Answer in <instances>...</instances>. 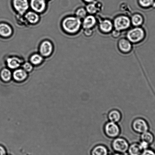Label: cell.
<instances>
[{"label":"cell","mask_w":155,"mask_h":155,"mask_svg":"<svg viewBox=\"0 0 155 155\" xmlns=\"http://www.w3.org/2000/svg\"><path fill=\"white\" fill-rule=\"evenodd\" d=\"M103 131L106 137L113 140L120 136L121 130L118 123L108 121L104 125Z\"/></svg>","instance_id":"cell-2"},{"label":"cell","mask_w":155,"mask_h":155,"mask_svg":"<svg viewBox=\"0 0 155 155\" xmlns=\"http://www.w3.org/2000/svg\"><path fill=\"white\" fill-rule=\"evenodd\" d=\"M112 37L115 38H118L121 35V31H118V30L115 29L114 30H112Z\"/></svg>","instance_id":"cell-30"},{"label":"cell","mask_w":155,"mask_h":155,"mask_svg":"<svg viewBox=\"0 0 155 155\" xmlns=\"http://www.w3.org/2000/svg\"><path fill=\"white\" fill-rule=\"evenodd\" d=\"M87 13L86 9L81 7L76 10L75 16L81 19H84L87 16Z\"/></svg>","instance_id":"cell-25"},{"label":"cell","mask_w":155,"mask_h":155,"mask_svg":"<svg viewBox=\"0 0 155 155\" xmlns=\"http://www.w3.org/2000/svg\"><path fill=\"white\" fill-rule=\"evenodd\" d=\"M131 126L134 132L139 135L149 131L150 128L147 120L141 117L134 119L132 121Z\"/></svg>","instance_id":"cell-3"},{"label":"cell","mask_w":155,"mask_h":155,"mask_svg":"<svg viewBox=\"0 0 155 155\" xmlns=\"http://www.w3.org/2000/svg\"><path fill=\"white\" fill-rule=\"evenodd\" d=\"M114 155H122L121 154H120V153H115V154H114Z\"/></svg>","instance_id":"cell-34"},{"label":"cell","mask_w":155,"mask_h":155,"mask_svg":"<svg viewBox=\"0 0 155 155\" xmlns=\"http://www.w3.org/2000/svg\"><path fill=\"white\" fill-rule=\"evenodd\" d=\"M82 22L76 16H69L64 18L61 22L63 30L67 34H76L80 29Z\"/></svg>","instance_id":"cell-1"},{"label":"cell","mask_w":155,"mask_h":155,"mask_svg":"<svg viewBox=\"0 0 155 155\" xmlns=\"http://www.w3.org/2000/svg\"><path fill=\"white\" fill-rule=\"evenodd\" d=\"M130 19L125 15H120L114 19L113 25L115 29L120 31L127 29L131 25Z\"/></svg>","instance_id":"cell-6"},{"label":"cell","mask_w":155,"mask_h":155,"mask_svg":"<svg viewBox=\"0 0 155 155\" xmlns=\"http://www.w3.org/2000/svg\"><path fill=\"white\" fill-rule=\"evenodd\" d=\"M98 4H99L94 3L93 2L89 3L85 8L87 12L91 15L97 13L99 10L100 9Z\"/></svg>","instance_id":"cell-24"},{"label":"cell","mask_w":155,"mask_h":155,"mask_svg":"<svg viewBox=\"0 0 155 155\" xmlns=\"http://www.w3.org/2000/svg\"><path fill=\"white\" fill-rule=\"evenodd\" d=\"M140 140L145 141L150 145L154 142L155 137L153 134L147 131L140 135Z\"/></svg>","instance_id":"cell-19"},{"label":"cell","mask_w":155,"mask_h":155,"mask_svg":"<svg viewBox=\"0 0 155 155\" xmlns=\"http://www.w3.org/2000/svg\"><path fill=\"white\" fill-rule=\"evenodd\" d=\"M12 4L14 9L20 15H25L30 7L28 0H13Z\"/></svg>","instance_id":"cell-7"},{"label":"cell","mask_w":155,"mask_h":155,"mask_svg":"<svg viewBox=\"0 0 155 155\" xmlns=\"http://www.w3.org/2000/svg\"><path fill=\"white\" fill-rule=\"evenodd\" d=\"M107 147L103 144H98L95 146L91 150V155H107Z\"/></svg>","instance_id":"cell-17"},{"label":"cell","mask_w":155,"mask_h":155,"mask_svg":"<svg viewBox=\"0 0 155 155\" xmlns=\"http://www.w3.org/2000/svg\"><path fill=\"white\" fill-rule=\"evenodd\" d=\"M107 117L108 121L117 123H119L123 119L122 114L118 109L111 110L108 112Z\"/></svg>","instance_id":"cell-11"},{"label":"cell","mask_w":155,"mask_h":155,"mask_svg":"<svg viewBox=\"0 0 155 155\" xmlns=\"http://www.w3.org/2000/svg\"><path fill=\"white\" fill-rule=\"evenodd\" d=\"M138 143H139L140 147L142 151L148 149L149 146L150 145V144L145 142V141L141 140Z\"/></svg>","instance_id":"cell-28"},{"label":"cell","mask_w":155,"mask_h":155,"mask_svg":"<svg viewBox=\"0 0 155 155\" xmlns=\"http://www.w3.org/2000/svg\"><path fill=\"white\" fill-rule=\"evenodd\" d=\"M25 21L31 25H34L38 23L40 20L38 13L32 11H28L24 15Z\"/></svg>","instance_id":"cell-12"},{"label":"cell","mask_w":155,"mask_h":155,"mask_svg":"<svg viewBox=\"0 0 155 155\" xmlns=\"http://www.w3.org/2000/svg\"><path fill=\"white\" fill-rule=\"evenodd\" d=\"M113 23L109 19H104L101 21L99 24V28L102 32L109 33L112 31L113 28Z\"/></svg>","instance_id":"cell-15"},{"label":"cell","mask_w":155,"mask_h":155,"mask_svg":"<svg viewBox=\"0 0 155 155\" xmlns=\"http://www.w3.org/2000/svg\"><path fill=\"white\" fill-rule=\"evenodd\" d=\"M130 155H140L142 152L138 143H135L129 145L127 150Z\"/></svg>","instance_id":"cell-20"},{"label":"cell","mask_w":155,"mask_h":155,"mask_svg":"<svg viewBox=\"0 0 155 155\" xmlns=\"http://www.w3.org/2000/svg\"><path fill=\"white\" fill-rule=\"evenodd\" d=\"M85 2L88 3H93L94 1V0H84Z\"/></svg>","instance_id":"cell-33"},{"label":"cell","mask_w":155,"mask_h":155,"mask_svg":"<svg viewBox=\"0 0 155 155\" xmlns=\"http://www.w3.org/2000/svg\"><path fill=\"white\" fill-rule=\"evenodd\" d=\"M130 21L134 26L139 27L143 23L144 18L142 15L136 13L132 16Z\"/></svg>","instance_id":"cell-21"},{"label":"cell","mask_w":155,"mask_h":155,"mask_svg":"<svg viewBox=\"0 0 155 155\" xmlns=\"http://www.w3.org/2000/svg\"><path fill=\"white\" fill-rule=\"evenodd\" d=\"M140 5L144 8H148L153 6L155 1L154 0H139Z\"/></svg>","instance_id":"cell-26"},{"label":"cell","mask_w":155,"mask_h":155,"mask_svg":"<svg viewBox=\"0 0 155 155\" xmlns=\"http://www.w3.org/2000/svg\"><path fill=\"white\" fill-rule=\"evenodd\" d=\"M82 25L84 29L91 28L96 25V18L93 15L87 16L83 19Z\"/></svg>","instance_id":"cell-16"},{"label":"cell","mask_w":155,"mask_h":155,"mask_svg":"<svg viewBox=\"0 0 155 155\" xmlns=\"http://www.w3.org/2000/svg\"><path fill=\"white\" fill-rule=\"evenodd\" d=\"M39 53L43 58H47L52 54L54 46L52 42L48 40H45L41 43L39 46Z\"/></svg>","instance_id":"cell-8"},{"label":"cell","mask_w":155,"mask_h":155,"mask_svg":"<svg viewBox=\"0 0 155 155\" xmlns=\"http://www.w3.org/2000/svg\"><path fill=\"white\" fill-rule=\"evenodd\" d=\"M6 61L7 67L12 70L18 68L24 63L23 60L21 58L16 56L9 57Z\"/></svg>","instance_id":"cell-10"},{"label":"cell","mask_w":155,"mask_h":155,"mask_svg":"<svg viewBox=\"0 0 155 155\" xmlns=\"http://www.w3.org/2000/svg\"><path fill=\"white\" fill-rule=\"evenodd\" d=\"M93 30L91 28H87L85 29L84 31V34L85 36L87 37H91L93 34Z\"/></svg>","instance_id":"cell-31"},{"label":"cell","mask_w":155,"mask_h":155,"mask_svg":"<svg viewBox=\"0 0 155 155\" xmlns=\"http://www.w3.org/2000/svg\"><path fill=\"white\" fill-rule=\"evenodd\" d=\"M6 151L3 147L0 145V155H6Z\"/></svg>","instance_id":"cell-32"},{"label":"cell","mask_w":155,"mask_h":155,"mask_svg":"<svg viewBox=\"0 0 155 155\" xmlns=\"http://www.w3.org/2000/svg\"><path fill=\"white\" fill-rule=\"evenodd\" d=\"M44 58L40 53H35L30 57L29 61L33 65H38L43 62Z\"/></svg>","instance_id":"cell-22"},{"label":"cell","mask_w":155,"mask_h":155,"mask_svg":"<svg viewBox=\"0 0 155 155\" xmlns=\"http://www.w3.org/2000/svg\"><path fill=\"white\" fill-rule=\"evenodd\" d=\"M145 37V31L139 27H135L129 30L127 34V38L131 43H139L143 40Z\"/></svg>","instance_id":"cell-4"},{"label":"cell","mask_w":155,"mask_h":155,"mask_svg":"<svg viewBox=\"0 0 155 155\" xmlns=\"http://www.w3.org/2000/svg\"><path fill=\"white\" fill-rule=\"evenodd\" d=\"M118 47L120 50L123 53H128L132 49L131 43L128 39L124 38L119 41Z\"/></svg>","instance_id":"cell-13"},{"label":"cell","mask_w":155,"mask_h":155,"mask_svg":"<svg viewBox=\"0 0 155 155\" xmlns=\"http://www.w3.org/2000/svg\"><path fill=\"white\" fill-rule=\"evenodd\" d=\"M11 71L8 68L3 69L0 73L1 79L4 82H8L11 79L12 77Z\"/></svg>","instance_id":"cell-23"},{"label":"cell","mask_w":155,"mask_h":155,"mask_svg":"<svg viewBox=\"0 0 155 155\" xmlns=\"http://www.w3.org/2000/svg\"><path fill=\"white\" fill-rule=\"evenodd\" d=\"M13 29L8 24L5 23H0V36L4 38H8L12 35Z\"/></svg>","instance_id":"cell-14"},{"label":"cell","mask_w":155,"mask_h":155,"mask_svg":"<svg viewBox=\"0 0 155 155\" xmlns=\"http://www.w3.org/2000/svg\"><path fill=\"white\" fill-rule=\"evenodd\" d=\"M27 73L22 68L16 69L13 73V78L16 81L21 82L25 80L27 78Z\"/></svg>","instance_id":"cell-18"},{"label":"cell","mask_w":155,"mask_h":155,"mask_svg":"<svg viewBox=\"0 0 155 155\" xmlns=\"http://www.w3.org/2000/svg\"><path fill=\"white\" fill-rule=\"evenodd\" d=\"M30 7L32 11L38 13H43L47 7L46 0H31Z\"/></svg>","instance_id":"cell-9"},{"label":"cell","mask_w":155,"mask_h":155,"mask_svg":"<svg viewBox=\"0 0 155 155\" xmlns=\"http://www.w3.org/2000/svg\"><path fill=\"white\" fill-rule=\"evenodd\" d=\"M140 155H155V152L151 149H147L143 151Z\"/></svg>","instance_id":"cell-29"},{"label":"cell","mask_w":155,"mask_h":155,"mask_svg":"<svg viewBox=\"0 0 155 155\" xmlns=\"http://www.w3.org/2000/svg\"><path fill=\"white\" fill-rule=\"evenodd\" d=\"M22 68L27 73H29L32 71L34 69L33 64L30 61L24 62L22 64Z\"/></svg>","instance_id":"cell-27"},{"label":"cell","mask_w":155,"mask_h":155,"mask_svg":"<svg viewBox=\"0 0 155 155\" xmlns=\"http://www.w3.org/2000/svg\"><path fill=\"white\" fill-rule=\"evenodd\" d=\"M112 147L113 149L117 153H125L128 150L129 144L125 138L120 136L112 140Z\"/></svg>","instance_id":"cell-5"}]
</instances>
